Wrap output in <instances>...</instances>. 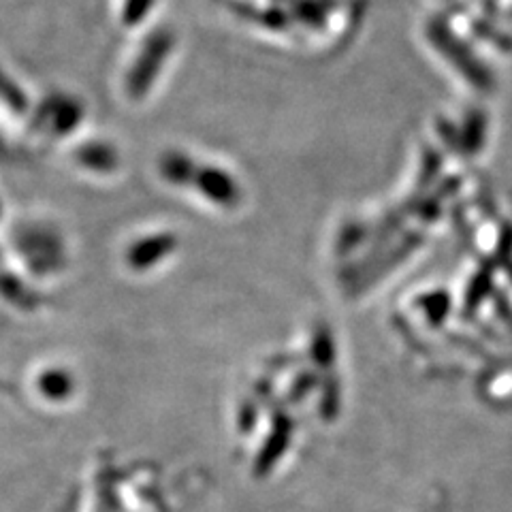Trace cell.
I'll use <instances>...</instances> for the list:
<instances>
[{
  "instance_id": "cell-3",
  "label": "cell",
  "mask_w": 512,
  "mask_h": 512,
  "mask_svg": "<svg viewBox=\"0 0 512 512\" xmlns=\"http://www.w3.org/2000/svg\"><path fill=\"white\" fill-rule=\"evenodd\" d=\"M152 0H128L124 7V20L128 24H137L143 20V13L150 7Z\"/></svg>"
},
{
  "instance_id": "cell-2",
  "label": "cell",
  "mask_w": 512,
  "mask_h": 512,
  "mask_svg": "<svg viewBox=\"0 0 512 512\" xmlns=\"http://www.w3.org/2000/svg\"><path fill=\"white\" fill-rule=\"evenodd\" d=\"M197 184L212 199L222 201V203H233L235 197H237L235 182L229 178L227 173L220 171V169H201Z\"/></svg>"
},
{
  "instance_id": "cell-1",
  "label": "cell",
  "mask_w": 512,
  "mask_h": 512,
  "mask_svg": "<svg viewBox=\"0 0 512 512\" xmlns=\"http://www.w3.org/2000/svg\"><path fill=\"white\" fill-rule=\"evenodd\" d=\"M169 50V37L163 32V37H156L154 41H150L146 45V54H143V60L139 64H135V69L128 77V92L131 96H141L143 92L148 90V82L150 77L158 73L160 62H163L165 54Z\"/></svg>"
}]
</instances>
